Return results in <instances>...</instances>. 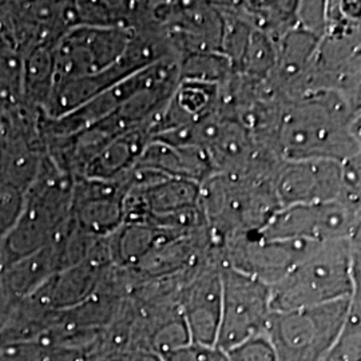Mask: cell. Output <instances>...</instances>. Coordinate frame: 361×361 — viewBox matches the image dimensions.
I'll return each mask as SVG.
<instances>
[{
  "instance_id": "30bf717a",
  "label": "cell",
  "mask_w": 361,
  "mask_h": 361,
  "mask_svg": "<svg viewBox=\"0 0 361 361\" xmlns=\"http://www.w3.org/2000/svg\"><path fill=\"white\" fill-rule=\"evenodd\" d=\"M274 192L280 207L349 201L343 162L332 159L284 161L274 178Z\"/></svg>"
},
{
  "instance_id": "d6986e66",
  "label": "cell",
  "mask_w": 361,
  "mask_h": 361,
  "mask_svg": "<svg viewBox=\"0 0 361 361\" xmlns=\"http://www.w3.org/2000/svg\"><path fill=\"white\" fill-rule=\"evenodd\" d=\"M113 361H164L152 349L137 348L119 353Z\"/></svg>"
},
{
  "instance_id": "ba28073f",
  "label": "cell",
  "mask_w": 361,
  "mask_h": 361,
  "mask_svg": "<svg viewBox=\"0 0 361 361\" xmlns=\"http://www.w3.org/2000/svg\"><path fill=\"white\" fill-rule=\"evenodd\" d=\"M133 35V30L119 27L70 28L54 50V85L94 77L113 67L128 50Z\"/></svg>"
},
{
  "instance_id": "5bb4252c",
  "label": "cell",
  "mask_w": 361,
  "mask_h": 361,
  "mask_svg": "<svg viewBox=\"0 0 361 361\" xmlns=\"http://www.w3.org/2000/svg\"><path fill=\"white\" fill-rule=\"evenodd\" d=\"M154 125L130 130L109 143L83 173L87 180H118L130 173L146 146L153 140Z\"/></svg>"
},
{
  "instance_id": "8992f818",
  "label": "cell",
  "mask_w": 361,
  "mask_h": 361,
  "mask_svg": "<svg viewBox=\"0 0 361 361\" xmlns=\"http://www.w3.org/2000/svg\"><path fill=\"white\" fill-rule=\"evenodd\" d=\"M221 314L216 345L228 352L265 335L271 317V286L245 273L222 265Z\"/></svg>"
},
{
  "instance_id": "7c38bea8",
  "label": "cell",
  "mask_w": 361,
  "mask_h": 361,
  "mask_svg": "<svg viewBox=\"0 0 361 361\" xmlns=\"http://www.w3.org/2000/svg\"><path fill=\"white\" fill-rule=\"evenodd\" d=\"M221 269L222 264L213 261L195 265V273L182 286L178 310L193 343L216 345L222 295Z\"/></svg>"
},
{
  "instance_id": "52a82bcc",
  "label": "cell",
  "mask_w": 361,
  "mask_h": 361,
  "mask_svg": "<svg viewBox=\"0 0 361 361\" xmlns=\"http://www.w3.org/2000/svg\"><path fill=\"white\" fill-rule=\"evenodd\" d=\"M360 205L347 200L279 207L257 233L268 240L332 243L355 240L359 234Z\"/></svg>"
},
{
  "instance_id": "e0dca14e",
  "label": "cell",
  "mask_w": 361,
  "mask_h": 361,
  "mask_svg": "<svg viewBox=\"0 0 361 361\" xmlns=\"http://www.w3.org/2000/svg\"><path fill=\"white\" fill-rule=\"evenodd\" d=\"M229 361H279L274 348L265 335L253 337L226 352Z\"/></svg>"
},
{
  "instance_id": "3957f363",
  "label": "cell",
  "mask_w": 361,
  "mask_h": 361,
  "mask_svg": "<svg viewBox=\"0 0 361 361\" xmlns=\"http://www.w3.org/2000/svg\"><path fill=\"white\" fill-rule=\"evenodd\" d=\"M74 177L46 157L38 177L25 194L22 213L0 244V271L51 245L71 219Z\"/></svg>"
},
{
  "instance_id": "ac0fdd59",
  "label": "cell",
  "mask_w": 361,
  "mask_h": 361,
  "mask_svg": "<svg viewBox=\"0 0 361 361\" xmlns=\"http://www.w3.org/2000/svg\"><path fill=\"white\" fill-rule=\"evenodd\" d=\"M164 361H229L225 350L217 345H205L189 341L162 357Z\"/></svg>"
},
{
  "instance_id": "7a4b0ae2",
  "label": "cell",
  "mask_w": 361,
  "mask_h": 361,
  "mask_svg": "<svg viewBox=\"0 0 361 361\" xmlns=\"http://www.w3.org/2000/svg\"><path fill=\"white\" fill-rule=\"evenodd\" d=\"M355 240L316 244L271 286L273 312L304 310L357 295Z\"/></svg>"
},
{
  "instance_id": "9c48e42d",
  "label": "cell",
  "mask_w": 361,
  "mask_h": 361,
  "mask_svg": "<svg viewBox=\"0 0 361 361\" xmlns=\"http://www.w3.org/2000/svg\"><path fill=\"white\" fill-rule=\"evenodd\" d=\"M316 243L302 240H268L257 233L221 244L222 265L271 285L279 283L305 257Z\"/></svg>"
},
{
  "instance_id": "277c9868",
  "label": "cell",
  "mask_w": 361,
  "mask_h": 361,
  "mask_svg": "<svg viewBox=\"0 0 361 361\" xmlns=\"http://www.w3.org/2000/svg\"><path fill=\"white\" fill-rule=\"evenodd\" d=\"M200 207L213 241L258 233L280 207L273 180L213 174L201 183Z\"/></svg>"
},
{
  "instance_id": "2e32d148",
  "label": "cell",
  "mask_w": 361,
  "mask_h": 361,
  "mask_svg": "<svg viewBox=\"0 0 361 361\" xmlns=\"http://www.w3.org/2000/svg\"><path fill=\"white\" fill-rule=\"evenodd\" d=\"M296 22L316 38H323L326 32V1H298Z\"/></svg>"
},
{
  "instance_id": "9a60e30c",
  "label": "cell",
  "mask_w": 361,
  "mask_h": 361,
  "mask_svg": "<svg viewBox=\"0 0 361 361\" xmlns=\"http://www.w3.org/2000/svg\"><path fill=\"white\" fill-rule=\"evenodd\" d=\"M322 361H361L360 301L355 298L348 320Z\"/></svg>"
},
{
  "instance_id": "8fae6325",
  "label": "cell",
  "mask_w": 361,
  "mask_h": 361,
  "mask_svg": "<svg viewBox=\"0 0 361 361\" xmlns=\"http://www.w3.org/2000/svg\"><path fill=\"white\" fill-rule=\"evenodd\" d=\"M130 188V173L111 180L74 178L71 217L90 235H111L125 222V197Z\"/></svg>"
},
{
  "instance_id": "5b68a950",
  "label": "cell",
  "mask_w": 361,
  "mask_h": 361,
  "mask_svg": "<svg viewBox=\"0 0 361 361\" xmlns=\"http://www.w3.org/2000/svg\"><path fill=\"white\" fill-rule=\"evenodd\" d=\"M304 310L271 312L265 336L279 361H322L348 320L355 298Z\"/></svg>"
},
{
  "instance_id": "4fadbf2b",
  "label": "cell",
  "mask_w": 361,
  "mask_h": 361,
  "mask_svg": "<svg viewBox=\"0 0 361 361\" xmlns=\"http://www.w3.org/2000/svg\"><path fill=\"white\" fill-rule=\"evenodd\" d=\"M134 169L154 171L170 178L193 180L200 185L214 174L207 153L201 147L155 140L146 146Z\"/></svg>"
},
{
  "instance_id": "6da1fadb",
  "label": "cell",
  "mask_w": 361,
  "mask_h": 361,
  "mask_svg": "<svg viewBox=\"0 0 361 361\" xmlns=\"http://www.w3.org/2000/svg\"><path fill=\"white\" fill-rule=\"evenodd\" d=\"M359 101L337 91H310L288 101L277 134L284 161L359 157Z\"/></svg>"
}]
</instances>
